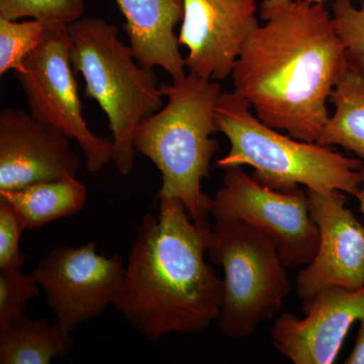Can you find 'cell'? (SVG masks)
<instances>
[{
	"mask_svg": "<svg viewBox=\"0 0 364 364\" xmlns=\"http://www.w3.org/2000/svg\"><path fill=\"white\" fill-rule=\"evenodd\" d=\"M260 16L232 71L234 92L270 128L317 142L348 69L332 16L309 0H262Z\"/></svg>",
	"mask_w": 364,
	"mask_h": 364,
	"instance_id": "cell-1",
	"label": "cell"
},
{
	"mask_svg": "<svg viewBox=\"0 0 364 364\" xmlns=\"http://www.w3.org/2000/svg\"><path fill=\"white\" fill-rule=\"evenodd\" d=\"M210 228L174 198L143 215L112 306L148 341L198 334L219 317L224 279L205 258Z\"/></svg>",
	"mask_w": 364,
	"mask_h": 364,
	"instance_id": "cell-2",
	"label": "cell"
},
{
	"mask_svg": "<svg viewBox=\"0 0 364 364\" xmlns=\"http://www.w3.org/2000/svg\"><path fill=\"white\" fill-rule=\"evenodd\" d=\"M160 90L168 102L136 126L133 145L161 172L158 200H181L193 221L205 224L213 198L203 193L202 182L220 150L212 135L220 132L215 107L221 85L188 73L171 85L161 83Z\"/></svg>",
	"mask_w": 364,
	"mask_h": 364,
	"instance_id": "cell-3",
	"label": "cell"
},
{
	"mask_svg": "<svg viewBox=\"0 0 364 364\" xmlns=\"http://www.w3.org/2000/svg\"><path fill=\"white\" fill-rule=\"evenodd\" d=\"M215 121L230 143L226 156L215 162L218 168L247 165L254 169L253 178L273 191H291L303 186L313 191L358 195L363 160L317 142L282 135L254 116L250 104L234 91L222 92Z\"/></svg>",
	"mask_w": 364,
	"mask_h": 364,
	"instance_id": "cell-4",
	"label": "cell"
},
{
	"mask_svg": "<svg viewBox=\"0 0 364 364\" xmlns=\"http://www.w3.org/2000/svg\"><path fill=\"white\" fill-rule=\"evenodd\" d=\"M74 71L85 81V95L95 100L109 119L114 162L122 176L135 165L133 135L146 117L162 109L156 74L136 62L130 45L119 38L117 26L104 18H81L67 26Z\"/></svg>",
	"mask_w": 364,
	"mask_h": 364,
	"instance_id": "cell-5",
	"label": "cell"
},
{
	"mask_svg": "<svg viewBox=\"0 0 364 364\" xmlns=\"http://www.w3.org/2000/svg\"><path fill=\"white\" fill-rule=\"evenodd\" d=\"M207 253L225 273L220 330L230 338H247L279 313L291 293L277 244L252 225L229 220L212 225Z\"/></svg>",
	"mask_w": 364,
	"mask_h": 364,
	"instance_id": "cell-6",
	"label": "cell"
},
{
	"mask_svg": "<svg viewBox=\"0 0 364 364\" xmlns=\"http://www.w3.org/2000/svg\"><path fill=\"white\" fill-rule=\"evenodd\" d=\"M70 52L67 26L49 28L43 42L14 75L25 92L31 114L75 140L85 155L86 168L95 173L114 159V144L95 135L86 124Z\"/></svg>",
	"mask_w": 364,
	"mask_h": 364,
	"instance_id": "cell-7",
	"label": "cell"
},
{
	"mask_svg": "<svg viewBox=\"0 0 364 364\" xmlns=\"http://www.w3.org/2000/svg\"><path fill=\"white\" fill-rule=\"evenodd\" d=\"M223 186L213 198L215 222L241 220L268 235L287 268L312 262L320 243L317 225L301 188L273 191L249 176L242 167L225 170Z\"/></svg>",
	"mask_w": 364,
	"mask_h": 364,
	"instance_id": "cell-8",
	"label": "cell"
},
{
	"mask_svg": "<svg viewBox=\"0 0 364 364\" xmlns=\"http://www.w3.org/2000/svg\"><path fill=\"white\" fill-rule=\"evenodd\" d=\"M33 279L62 327L73 331L114 304L123 284L124 265L117 254L97 252V242L77 247L59 246L33 268Z\"/></svg>",
	"mask_w": 364,
	"mask_h": 364,
	"instance_id": "cell-9",
	"label": "cell"
},
{
	"mask_svg": "<svg viewBox=\"0 0 364 364\" xmlns=\"http://www.w3.org/2000/svg\"><path fill=\"white\" fill-rule=\"evenodd\" d=\"M320 243L315 257L296 277V293L303 301L328 287L356 291L364 287V226L339 191L306 189Z\"/></svg>",
	"mask_w": 364,
	"mask_h": 364,
	"instance_id": "cell-10",
	"label": "cell"
},
{
	"mask_svg": "<svg viewBox=\"0 0 364 364\" xmlns=\"http://www.w3.org/2000/svg\"><path fill=\"white\" fill-rule=\"evenodd\" d=\"M178 43L188 49V73L230 77L246 41L259 26L257 0H183Z\"/></svg>",
	"mask_w": 364,
	"mask_h": 364,
	"instance_id": "cell-11",
	"label": "cell"
},
{
	"mask_svg": "<svg viewBox=\"0 0 364 364\" xmlns=\"http://www.w3.org/2000/svg\"><path fill=\"white\" fill-rule=\"evenodd\" d=\"M305 317L279 316L270 330L272 345L294 364H332L352 325L364 318V287H328L303 301Z\"/></svg>",
	"mask_w": 364,
	"mask_h": 364,
	"instance_id": "cell-12",
	"label": "cell"
},
{
	"mask_svg": "<svg viewBox=\"0 0 364 364\" xmlns=\"http://www.w3.org/2000/svg\"><path fill=\"white\" fill-rule=\"evenodd\" d=\"M72 139L31 112L6 107L0 114V191L76 176L80 160Z\"/></svg>",
	"mask_w": 364,
	"mask_h": 364,
	"instance_id": "cell-13",
	"label": "cell"
},
{
	"mask_svg": "<svg viewBox=\"0 0 364 364\" xmlns=\"http://www.w3.org/2000/svg\"><path fill=\"white\" fill-rule=\"evenodd\" d=\"M136 62L146 68L160 67L172 80L186 75L176 26L183 18V0H116Z\"/></svg>",
	"mask_w": 364,
	"mask_h": 364,
	"instance_id": "cell-14",
	"label": "cell"
},
{
	"mask_svg": "<svg viewBox=\"0 0 364 364\" xmlns=\"http://www.w3.org/2000/svg\"><path fill=\"white\" fill-rule=\"evenodd\" d=\"M0 198L14 208L23 231H31L80 213L87 198V188L77 177L66 176L0 191Z\"/></svg>",
	"mask_w": 364,
	"mask_h": 364,
	"instance_id": "cell-15",
	"label": "cell"
},
{
	"mask_svg": "<svg viewBox=\"0 0 364 364\" xmlns=\"http://www.w3.org/2000/svg\"><path fill=\"white\" fill-rule=\"evenodd\" d=\"M72 332L58 322L23 315L0 330V364H49L73 350Z\"/></svg>",
	"mask_w": 364,
	"mask_h": 364,
	"instance_id": "cell-16",
	"label": "cell"
},
{
	"mask_svg": "<svg viewBox=\"0 0 364 364\" xmlns=\"http://www.w3.org/2000/svg\"><path fill=\"white\" fill-rule=\"evenodd\" d=\"M329 102L334 105L317 143L339 146L364 161V76L347 69L335 86Z\"/></svg>",
	"mask_w": 364,
	"mask_h": 364,
	"instance_id": "cell-17",
	"label": "cell"
},
{
	"mask_svg": "<svg viewBox=\"0 0 364 364\" xmlns=\"http://www.w3.org/2000/svg\"><path fill=\"white\" fill-rule=\"evenodd\" d=\"M48 30L49 26L32 18L18 21L0 18V74L20 71Z\"/></svg>",
	"mask_w": 364,
	"mask_h": 364,
	"instance_id": "cell-18",
	"label": "cell"
},
{
	"mask_svg": "<svg viewBox=\"0 0 364 364\" xmlns=\"http://www.w3.org/2000/svg\"><path fill=\"white\" fill-rule=\"evenodd\" d=\"M85 11V0H0V18H32L49 28L68 26L80 20Z\"/></svg>",
	"mask_w": 364,
	"mask_h": 364,
	"instance_id": "cell-19",
	"label": "cell"
},
{
	"mask_svg": "<svg viewBox=\"0 0 364 364\" xmlns=\"http://www.w3.org/2000/svg\"><path fill=\"white\" fill-rule=\"evenodd\" d=\"M332 20L343 43L349 68L364 76V4L356 7L352 0H334Z\"/></svg>",
	"mask_w": 364,
	"mask_h": 364,
	"instance_id": "cell-20",
	"label": "cell"
},
{
	"mask_svg": "<svg viewBox=\"0 0 364 364\" xmlns=\"http://www.w3.org/2000/svg\"><path fill=\"white\" fill-rule=\"evenodd\" d=\"M39 287L32 274H23V270H0V330L25 315L30 299L40 294Z\"/></svg>",
	"mask_w": 364,
	"mask_h": 364,
	"instance_id": "cell-21",
	"label": "cell"
},
{
	"mask_svg": "<svg viewBox=\"0 0 364 364\" xmlns=\"http://www.w3.org/2000/svg\"><path fill=\"white\" fill-rule=\"evenodd\" d=\"M23 230L11 205L0 198V270H23L26 256L20 251Z\"/></svg>",
	"mask_w": 364,
	"mask_h": 364,
	"instance_id": "cell-22",
	"label": "cell"
},
{
	"mask_svg": "<svg viewBox=\"0 0 364 364\" xmlns=\"http://www.w3.org/2000/svg\"><path fill=\"white\" fill-rule=\"evenodd\" d=\"M345 364H364V318L359 321V329L355 344Z\"/></svg>",
	"mask_w": 364,
	"mask_h": 364,
	"instance_id": "cell-23",
	"label": "cell"
},
{
	"mask_svg": "<svg viewBox=\"0 0 364 364\" xmlns=\"http://www.w3.org/2000/svg\"><path fill=\"white\" fill-rule=\"evenodd\" d=\"M361 172V186L360 188H359V191L358 195H356L355 198H358L359 203V210H360L361 214L363 215L364 217V164L360 169Z\"/></svg>",
	"mask_w": 364,
	"mask_h": 364,
	"instance_id": "cell-24",
	"label": "cell"
},
{
	"mask_svg": "<svg viewBox=\"0 0 364 364\" xmlns=\"http://www.w3.org/2000/svg\"><path fill=\"white\" fill-rule=\"evenodd\" d=\"M309 1L318 2V4H324L327 0H309Z\"/></svg>",
	"mask_w": 364,
	"mask_h": 364,
	"instance_id": "cell-25",
	"label": "cell"
}]
</instances>
